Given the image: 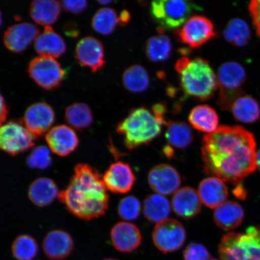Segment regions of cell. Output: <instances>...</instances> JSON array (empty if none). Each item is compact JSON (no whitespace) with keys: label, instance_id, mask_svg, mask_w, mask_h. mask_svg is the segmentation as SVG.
<instances>
[{"label":"cell","instance_id":"cell-12","mask_svg":"<svg viewBox=\"0 0 260 260\" xmlns=\"http://www.w3.org/2000/svg\"><path fill=\"white\" fill-rule=\"evenodd\" d=\"M55 121V113L48 104H34L26 110L22 123L35 138L41 137L51 128Z\"/></svg>","mask_w":260,"mask_h":260},{"label":"cell","instance_id":"cell-49","mask_svg":"<svg viewBox=\"0 0 260 260\" xmlns=\"http://www.w3.org/2000/svg\"><path fill=\"white\" fill-rule=\"evenodd\" d=\"M103 260H118V259H113V258H107V259H103Z\"/></svg>","mask_w":260,"mask_h":260},{"label":"cell","instance_id":"cell-19","mask_svg":"<svg viewBox=\"0 0 260 260\" xmlns=\"http://www.w3.org/2000/svg\"><path fill=\"white\" fill-rule=\"evenodd\" d=\"M171 206L178 216L188 219L201 212L202 201L196 190L186 186L180 188L174 193Z\"/></svg>","mask_w":260,"mask_h":260},{"label":"cell","instance_id":"cell-47","mask_svg":"<svg viewBox=\"0 0 260 260\" xmlns=\"http://www.w3.org/2000/svg\"><path fill=\"white\" fill-rule=\"evenodd\" d=\"M256 230H257V232H258V235L260 236V226H256Z\"/></svg>","mask_w":260,"mask_h":260},{"label":"cell","instance_id":"cell-27","mask_svg":"<svg viewBox=\"0 0 260 260\" xmlns=\"http://www.w3.org/2000/svg\"><path fill=\"white\" fill-rule=\"evenodd\" d=\"M171 211V204L162 195L151 194L144 201L143 211L146 219L151 222L160 223L168 219Z\"/></svg>","mask_w":260,"mask_h":260},{"label":"cell","instance_id":"cell-28","mask_svg":"<svg viewBox=\"0 0 260 260\" xmlns=\"http://www.w3.org/2000/svg\"><path fill=\"white\" fill-rule=\"evenodd\" d=\"M158 34L149 38L146 42L145 53L149 61L162 62L168 59L171 54L172 45L170 38L158 28Z\"/></svg>","mask_w":260,"mask_h":260},{"label":"cell","instance_id":"cell-41","mask_svg":"<svg viewBox=\"0 0 260 260\" xmlns=\"http://www.w3.org/2000/svg\"><path fill=\"white\" fill-rule=\"evenodd\" d=\"M8 115V106L6 105L4 98H3L1 92H0V126L3 125V123L6 121Z\"/></svg>","mask_w":260,"mask_h":260},{"label":"cell","instance_id":"cell-33","mask_svg":"<svg viewBox=\"0 0 260 260\" xmlns=\"http://www.w3.org/2000/svg\"><path fill=\"white\" fill-rule=\"evenodd\" d=\"M118 25H119V16L112 8L99 9L92 19L93 30L103 35L112 34Z\"/></svg>","mask_w":260,"mask_h":260},{"label":"cell","instance_id":"cell-34","mask_svg":"<svg viewBox=\"0 0 260 260\" xmlns=\"http://www.w3.org/2000/svg\"><path fill=\"white\" fill-rule=\"evenodd\" d=\"M223 36L230 44L237 47H243L248 44L251 32L245 21L240 19H234L226 25Z\"/></svg>","mask_w":260,"mask_h":260},{"label":"cell","instance_id":"cell-2","mask_svg":"<svg viewBox=\"0 0 260 260\" xmlns=\"http://www.w3.org/2000/svg\"><path fill=\"white\" fill-rule=\"evenodd\" d=\"M99 172L85 164L76 165L66 189L61 191L58 200L73 215L89 220L102 216L109 207V198Z\"/></svg>","mask_w":260,"mask_h":260},{"label":"cell","instance_id":"cell-15","mask_svg":"<svg viewBox=\"0 0 260 260\" xmlns=\"http://www.w3.org/2000/svg\"><path fill=\"white\" fill-rule=\"evenodd\" d=\"M76 58L82 66L90 68L93 73L98 72L105 63L102 42L92 37L83 38L77 45Z\"/></svg>","mask_w":260,"mask_h":260},{"label":"cell","instance_id":"cell-9","mask_svg":"<svg viewBox=\"0 0 260 260\" xmlns=\"http://www.w3.org/2000/svg\"><path fill=\"white\" fill-rule=\"evenodd\" d=\"M35 139L21 121H10L0 126V149L9 154L27 151L34 145Z\"/></svg>","mask_w":260,"mask_h":260},{"label":"cell","instance_id":"cell-26","mask_svg":"<svg viewBox=\"0 0 260 260\" xmlns=\"http://www.w3.org/2000/svg\"><path fill=\"white\" fill-rule=\"evenodd\" d=\"M60 2L57 1H34L31 3L30 13L35 22L44 27L55 23L61 11Z\"/></svg>","mask_w":260,"mask_h":260},{"label":"cell","instance_id":"cell-20","mask_svg":"<svg viewBox=\"0 0 260 260\" xmlns=\"http://www.w3.org/2000/svg\"><path fill=\"white\" fill-rule=\"evenodd\" d=\"M42 248L45 255L49 259L63 260L73 251V239L69 234L64 231H51L44 237Z\"/></svg>","mask_w":260,"mask_h":260},{"label":"cell","instance_id":"cell-32","mask_svg":"<svg viewBox=\"0 0 260 260\" xmlns=\"http://www.w3.org/2000/svg\"><path fill=\"white\" fill-rule=\"evenodd\" d=\"M65 119L69 124L78 130L85 129L93 121V114L89 106L84 103H74L65 110Z\"/></svg>","mask_w":260,"mask_h":260},{"label":"cell","instance_id":"cell-37","mask_svg":"<svg viewBox=\"0 0 260 260\" xmlns=\"http://www.w3.org/2000/svg\"><path fill=\"white\" fill-rule=\"evenodd\" d=\"M27 164L31 168L47 169L51 164L50 150L42 146L34 149L27 158Z\"/></svg>","mask_w":260,"mask_h":260},{"label":"cell","instance_id":"cell-29","mask_svg":"<svg viewBox=\"0 0 260 260\" xmlns=\"http://www.w3.org/2000/svg\"><path fill=\"white\" fill-rule=\"evenodd\" d=\"M230 111L237 121L243 123L255 122L259 119L260 109L252 97L242 95L234 102Z\"/></svg>","mask_w":260,"mask_h":260},{"label":"cell","instance_id":"cell-38","mask_svg":"<svg viewBox=\"0 0 260 260\" xmlns=\"http://www.w3.org/2000/svg\"><path fill=\"white\" fill-rule=\"evenodd\" d=\"M184 260H210L211 255L204 245L197 243H191L183 252Z\"/></svg>","mask_w":260,"mask_h":260},{"label":"cell","instance_id":"cell-42","mask_svg":"<svg viewBox=\"0 0 260 260\" xmlns=\"http://www.w3.org/2000/svg\"><path fill=\"white\" fill-rule=\"evenodd\" d=\"M130 21V14L128 11L123 10L119 15V25L125 26Z\"/></svg>","mask_w":260,"mask_h":260},{"label":"cell","instance_id":"cell-16","mask_svg":"<svg viewBox=\"0 0 260 260\" xmlns=\"http://www.w3.org/2000/svg\"><path fill=\"white\" fill-rule=\"evenodd\" d=\"M40 34V30L35 25L21 22L8 28L3 41L9 50L13 53H21L35 41Z\"/></svg>","mask_w":260,"mask_h":260},{"label":"cell","instance_id":"cell-4","mask_svg":"<svg viewBox=\"0 0 260 260\" xmlns=\"http://www.w3.org/2000/svg\"><path fill=\"white\" fill-rule=\"evenodd\" d=\"M168 122L146 107L130 110L127 116L116 126V132L123 136L126 148L133 150L147 145L160 135L162 125Z\"/></svg>","mask_w":260,"mask_h":260},{"label":"cell","instance_id":"cell-18","mask_svg":"<svg viewBox=\"0 0 260 260\" xmlns=\"http://www.w3.org/2000/svg\"><path fill=\"white\" fill-rule=\"evenodd\" d=\"M114 248L121 252L135 251L141 245L142 237L138 227L132 223L121 222L112 228L110 233Z\"/></svg>","mask_w":260,"mask_h":260},{"label":"cell","instance_id":"cell-44","mask_svg":"<svg viewBox=\"0 0 260 260\" xmlns=\"http://www.w3.org/2000/svg\"><path fill=\"white\" fill-rule=\"evenodd\" d=\"M164 154L169 158H171L173 157L174 150L173 148L170 145L165 146L164 148Z\"/></svg>","mask_w":260,"mask_h":260},{"label":"cell","instance_id":"cell-35","mask_svg":"<svg viewBox=\"0 0 260 260\" xmlns=\"http://www.w3.org/2000/svg\"><path fill=\"white\" fill-rule=\"evenodd\" d=\"M38 251L37 240L30 236H19L12 243V255L16 260H34Z\"/></svg>","mask_w":260,"mask_h":260},{"label":"cell","instance_id":"cell-14","mask_svg":"<svg viewBox=\"0 0 260 260\" xmlns=\"http://www.w3.org/2000/svg\"><path fill=\"white\" fill-rule=\"evenodd\" d=\"M103 180L107 190L113 193L124 194L132 189L136 176L128 164L119 161L110 166Z\"/></svg>","mask_w":260,"mask_h":260},{"label":"cell","instance_id":"cell-3","mask_svg":"<svg viewBox=\"0 0 260 260\" xmlns=\"http://www.w3.org/2000/svg\"><path fill=\"white\" fill-rule=\"evenodd\" d=\"M175 69L180 77L182 89L188 96L205 102L218 88L215 73L209 61L203 58L181 57L175 63Z\"/></svg>","mask_w":260,"mask_h":260},{"label":"cell","instance_id":"cell-17","mask_svg":"<svg viewBox=\"0 0 260 260\" xmlns=\"http://www.w3.org/2000/svg\"><path fill=\"white\" fill-rule=\"evenodd\" d=\"M46 141L52 152L61 157L72 153L79 144L76 133L65 125L51 128L46 135Z\"/></svg>","mask_w":260,"mask_h":260},{"label":"cell","instance_id":"cell-21","mask_svg":"<svg viewBox=\"0 0 260 260\" xmlns=\"http://www.w3.org/2000/svg\"><path fill=\"white\" fill-rule=\"evenodd\" d=\"M198 194L205 206L216 209L226 202L229 190L224 182L214 177L205 178L198 187Z\"/></svg>","mask_w":260,"mask_h":260},{"label":"cell","instance_id":"cell-46","mask_svg":"<svg viewBox=\"0 0 260 260\" xmlns=\"http://www.w3.org/2000/svg\"><path fill=\"white\" fill-rule=\"evenodd\" d=\"M100 3V4L102 5H108L109 4H110V3H112L113 1H110V0H101V1L98 2Z\"/></svg>","mask_w":260,"mask_h":260},{"label":"cell","instance_id":"cell-10","mask_svg":"<svg viewBox=\"0 0 260 260\" xmlns=\"http://www.w3.org/2000/svg\"><path fill=\"white\" fill-rule=\"evenodd\" d=\"M29 76L39 86L51 90L60 85L65 76L64 71L56 58L40 56L31 61Z\"/></svg>","mask_w":260,"mask_h":260},{"label":"cell","instance_id":"cell-6","mask_svg":"<svg viewBox=\"0 0 260 260\" xmlns=\"http://www.w3.org/2000/svg\"><path fill=\"white\" fill-rule=\"evenodd\" d=\"M200 8L193 3L180 0H158L150 7L152 18L162 30L178 29L185 23L193 11Z\"/></svg>","mask_w":260,"mask_h":260},{"label":"cell","instance_id":"cell-39","mask_svg":"<svg viewBox=\"0 0 260 260\" xmlns=\"http://www.w3.org/2000/svg\"><path fill=\"white\" fill-rule=\"evenodd\" d=\"M61 6L64 11L72 13L74 14H79L85 11L87 6V2L84 0L79 1H67L61 2Z\"/></svg>","mask_w":260,"mask_h":260},{"label":"cell","instance_id":"cell-11","mask_svg":"<svg viewBox=\"0 0 260 260\" xmlns=\"http://www.w3.org/2000/svg\"><path fill=\"white\" fill-rule=\"evenodd\" d=\"M186 239L184 227L178 220L168 219L158 223L152 233V240L159 251L171 253L178 251Z\"/></svg>","mask_w":260,"mask_h":260},{"label":"cell","instance_id":"cell-22","mask_svg":"<svg viewBox=\"0 0 260 260\" xmlns=\"http://www.w3.org/2000/svg\"><path fill=\"white\" fill-rule=\"evenodd\" d=\"M35 49L40 56L56 58L64 54L67 47L63 38L48 26L36 39Z\"/></svg>","mask_w":260,"mask_h":260},{"label":"cell","instance_id":"cell-13","mask_svg":"<svg viewBox=\"0 0 260 260\" xmlns=\"http://www.w3.org/2000/svg\"><path fill=\"white\" fill-rule=\"evenodd\" d=\"M149 186L157 194L168 196L176 192L181 183L180 174L176 169L168 164L155 166L149 171Z\"/></svg>","mask_w":260,"mask_h":260},{"label":"cell","instance_id":"cell-23","mask_svg":"<svg viewBox=\"0 0 260 260\" xmlns=\"http://www.w3.org/2000/svg\"><path fill=\"white\" fill-rule=\"evenodd\" d=\"M214 220L221 229L235 230L243 222L245 214L240 205L235 201H226L216 208Z\"/></svg>","mask_w":260,"mask_h":260},{"label":"cell","instance_id":"cell-45","mask_svg":"<svg viewBox=\"0 0 260 260\" xmlns=\"http://www.w3.org/2000/svg\"><path fill=\"white\" fill-rule=\"evenodd\" d=\"M256 168H258L260 171V149L256 154Z\"/></svg>","mask_w":260,"mask_h":260},{"label":"cell","instance_id":"cell-43","mask_svg":"<svg viewBox=\"0 0 260 260\" xmlns=\"http://www.w3.org/2000/svg\"><path fill=\"white\" fill-rule=\"evenodd\" d=\"M234 194L241 200L245 199L246 197V190L241 184L237 185V188L234 190Z\"/></svg>","mask_w":260,"mask_h":260},{"label":"cell","instance_id":"cell-31","mask_svg":"<svg viewBox=\"0 0 260 260\" xmlns=\"http://www.w3.org/2000/svg\"><path fill=\"white\" fill-rule=\"evenodd\" d=\"M125 88L133 93H141L147 89L150 79L147 71L139 64H134L125 70L122 75Z\"/></svg>","mask_w":260,"mask_h":260},{"label":"cell","instance_id":"cell-50","mask_svg":"<svg viewBox=\"0 0 260 260\" xmlns=\"http://www.w3.org/2000/svg\"><path fill=\"white\" fill-rule=\"evenodd\" d=\"M211 260H218V259H211Z\"/></svg>","mask_w":260,"mask_h":260},{"label":"cell","instance_id":"cell-48","mask_svg":"<svg viewBox=\"0 0 260 260\" xmlns=\"http://www.w3.org/2000/svg\"><path fill=\"white\" fill-rule=\"evenodd\" d=\"M2 24V15L1 13H0V26H1Z\"/></svg>","mask_w":260,"mask_h":260},{"label":"cell","instance_id":"cell-8","mask_svg":"<svg viewBox=\"0 0 260 260\" xmlns=\"http://www.w3.org/2000/svg\"><path fill=\"white\" fill-rule=\"evenodd\" d=\"M179 42L191 48H199L215 37V28L209 18L194 15L175 32Z\"/></svg>","mask_w":260,"mask_h":260},{"label":"cell","instance_id":"cell-36","mask_svg":"<svg viewBox=\"0 0 260 260\" xmlns=\"http://www.w3.org/2000/svg\"><path fill=\"white\" fill-rule=\"evenodd\" d=\"M141 204L137 198L128 196L123 198L118 205V212L120 218L132 221L138 219L141 211Z\"/></svg>","mask_w":260,"mask_h":260},{"label":"cell","instance_id":"cell-7","mask_svg":"<svg viewBox=\"0 0 260 260\" xmlns=\"http://www.w3.org/2000/svg\"><path fill=\"white\" fill-rule=\"evenodd\" d=\"M217 79L219 89L217 105L221 109L229 111L234 102L243 95L242 86L246 80L245 71L238 63H225L219 67Z\"/></svg>","mask_w":260,"mask_h":260},{"label":"cell","instance_id":"cell-30","mask_svg":"<svg viewBox=\"0 0 260 260\" xmlns=\"http://www.w3.org/2000/svg\"><path fill=\"white\" fill-rule=\"evenodd\" d=\"M165 137L168 144L178 149L188 147L193 141L189 125L181 121H170L167 124Z\"/></svg>","mask_w":260,"mask_h":260},{"label":"cell","instance_id":"cell-40","mask_svg":"<svg viewBox=\"0 0 260 260\" xmlns=\"http://www.w3.org/2000/svg\"><path fill=\"white\" fill-rule=\"evenodd\" d=\"M250 14L252 18L256 32L260 37V0H253L249 6Z\"/></svg>","mask_w":260,"mask_h":260},{"label":"cell","instance_id":"cell-25","mask_svg":"<svg viewBox=\"0 0 260 260\" xmlns=\"http://www.w3.org/2000/svg\"><path fill=\"white\" fill-rule=\"evenodd\" d=\"M188 121L194 128L208 134L218 128V115L216 110L209 105L194 107L188 115Z\"/></svg>","mask_w":260,"mask_h":260},{"label":"cell","instance_id":"cell-5","mask_svg":"<svg viewBox=\"0 0 260 260\" xmlns=\"http://www.w3.org/2000/svg\"><path fill=\"white\" fill-rule=\"evenodd\" d=\"M219 253L222 260H260V237L256 228L245 234L229 233L221 239Z\"/></svg>","mask_w":260,"mask_h":260},{"label":"cell","instance_id":"cell-1","mask_svg":"<svg viewBox=\"0 0 260 260\" xmlns=\"http://www.w3.org/2000/svg\"><path fill=\"white\" fill-rule=\"evenodd\" d=\"M255 149L251 132L240 126H220L203 137L204 171L223 181L241 184L256 170Z\"/></svg>","mask_w":260,"mask_h":260},{"label":"cell","instance_id":"cell-24","mask_svg":"<svg viewBox=\"0 0 260 260\" xmlns=\"http://www.w3.org/2000/svg\"><path fill=\"white\" fill-rule=\"evenodd\" d=\"M59 193L53 180L40 178L32 182L29 187L28 197L36 206L44 207L53 203Z\"/></svg>","mask_w":260,"mask_h":260}]
</instances>
